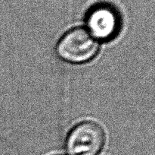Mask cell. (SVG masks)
Listing matches in <instances>:
<instances>
[{
    "mask_svg": "<svg viewBox=\"0 0 155 155\" xmlns=\"http://www.w3.org/2000/svg\"><path fill=\"white\" fill-rule=\"evenodd\" d=\"M88 31L96 40H107L116 35L119 29L118 15L112 7L100 5L94 7L86 18Z\"/></svg>",
    "mask_w": 155,
    "mask_h": 155,
    "instance_id": "obj_3",
    "label": "cell"
},
{
    "mask_svg": "<svg viewBox=\"0 0 155 155\" xmlns=\"http://www.w3.org/2000/svg\"><path fill=\"white\" fill-rule=\"evenodd\" d=\"M99 45L88 30L77 27L67 32L58 43L56 53L65 62L82 64L93 59Z\"/></svg>",
    "mask_w": 155,
    "mask_h": 155,
    "instance_id": "obj_1",
    "label": "cell"
},
{
    "mask_svg": "<svg viewBox=\"0 0 155 155\" xmlns=\"http://www.w3.org/2000/svg\"><path fill=\"white\" fill-rule=\"evenodd\" d=\"M102 128L94 122H83L70 132L66 140L68 155H97L104 144Z\"/></svg>",
    "mask_w": 155,
    "mask_h": 155,
    "instance_id": "obj_2",
    "label": "cell"
}]
</instances>
